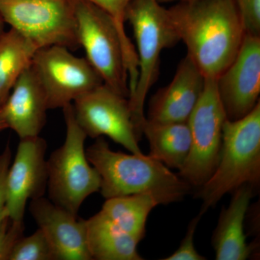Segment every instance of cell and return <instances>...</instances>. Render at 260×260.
<instances>
[{
  "instance_id": "1",
  "label": "cell",
  "mask_w": 260,
  "mask_h": 260,
  "mask_svg": "<svg viewBox=\"0 0 260 260\" xmlns=\"http://www.w3.org/2000/svg\"><path fill=\"white\" fill-rule=\"evenodd\" d=\"M167 10L186 55L205 78L218 79L234 61L245 36L234 0H189Z\"/></svg>"
},
{
  "instance_id": "2",
  "label": "cell",
  "mask_w": 260,
  "mask_h": 260,
  "mask_svg": "<svg viewBox=\"0 0 260 260\" xmlns=\"http://www.w3.org/2000/svg\"><path fill=\"white\" fill-rule=\"evenodd\" d=\"M90 165L101 177L105 199L134 194H150L160 205L182 200L191 186L169 167L144 153L125 154L111 150L102 137L85 150Z\"/></svg>"
},
{
  "instance_id": "3",
  "label": "cell",
  "mask_w": 260,
  "mask_h": 260,
  "mask_svg": "<svg viewBox=\"0 0 260 260\" xmlns=\"http://www.w3.org/2000/svg\"><path fill=\"white\" fill-rule=\"evenodd\" d=\"M260 181V102L249 114L224 122L220 158L212 175L200 186L198 197L205 214L229 193Z\"/></svg>"
},
{
  "instance_id": "4",
  "label": "cell",
  "mask_w": 260,
  "mask_h": 260,
  "mask_svg": "<svg viewBox=\"0 0 260 260\" xmlns=\"http://www.w3.org/2000/svg\"><path fill=\"white\" fill-rule=\"evenodd\" d=\"M133 28L138 59V78L129 100L132 117L140 139L146 119L144 109L149 91L158 78L162 51L180 42L168 10L158 0H131L126 12V22Z\"/></svg>"
},
{
  "instance_id": "5",
  "label": "cell",
  "mask_w": 260,
  "mask_h": 260,
  "mask_svg": "<svg viewBox=\"0 0 260 260\" xmlns=\"http://www.w3.org/2000/svg\"><path fill=\"white\" fill-rule=\"evenodd\" d=\"M62 109L66 138L47 160L48 191L52 203L78 215L85 200L100 191L101 177L87 158V135L75 120L73 104Z\"/></svg>"
},
{
  "instance_id": "6",
  "label": "cell",
  "mask_w": 260,
  "mask_h": 260,
  "mask_svg": "<svg viewBox=\"0 0 260 260\" xmlns=\"http://www.w3.org/2000/svg\"><path fill=\"white\" fill-rule=\"evenodd\" d=\"M77 37L86 59L103 82L129 99V76L124 45L115 22L107 12L85 0L76 4Z\"/></svg>"
},
{
  "instance_id": "7",
  "label": "cell",
  "mask_w": 260,
  "mask_h": 260,
  "mask_svg": "<svg viewBox=\"0 0 260 260\" xmlns=\"http://www.w3.org/2000/svg\"><path fill=\"white\" fill-rule=\"evenodd\" d=\"M77 1L0 0V17L38 49L61 46L75 51L80 48L76 31Z\"/></svg>"
},
{
  "instance_id": "8",
  "label": "cell",
  "mask_w": 260,
  "mask_h": 260,
  "mask_svg": "<svg viewBox=\"0 0 260 260\" xmlns=\"http://www.w3.org/2000/svg\"><path fill=\"white\" fill-rule=\"evenodd\" d=\"M226 119L216 80L205 78L203 93L186 122L190 130L191 149L179 170V175L191 186L203 185L218 165Z\"/></svg>"
},
{
  "instance_id": "9",
  "label": "cell",
  "mask_w": 260,
  "mask_h": 260,
  "mask_svg": "<svg viewBox=\"0 0 260 260\" xmlns=\"http://www.w3.org/2000/svg\"><path fill=\"white\" fill-rule=\"evenodd\" d=\"M30 66L44 89L49 109L64 107L104 83L86 58L75 56L61 46L38 49Z\"/></svg>"
},
{
  "instance_id": "10",
  "label": "cell",
  "mask_w": 260,
  "mask_h": 260,
  "mask_svg": "<svg viewBox=\"0 0 260 260\" xmlns=\"http://www.w3.org/2000/svg\"><path fill=\"white\" fill-rule=\"evenodd\" d=\"M73 102L75 120L87 137L107 136L132 153L143 154L127 98L103 83Z\"/></svg>"
},
{
  "instance_id": "11",
  "label": "cell",
  "mask_w": 260,
  "mask_h": 260,
  "mask_svg": "<svg viewBox=\"0 0 260 260\" xmlns=\"http://www.w3.org/2000/svg\"><path fill=\"white\" fill-rule=\"evenodd\" d=\"M227 119L238 120L259 103L260 37L245 35L234 61L216 80Z\"/></svg>"
},
{
  "instance_id": "12",
  "label": "cell",
  "mask_w": 260,
  "mask_h": 260,
  "mask_svg": "<svg viewBox=\"0 0 260 260\" xmlns=\"http://www.w3.org/2000/svg\"><path fill=\"white\" fill-rule=\"evenodd\" d=\"M47 143L39 136L20 139L6 177V208L12 220H23L29 200L43 197L47 187Z\"/></svg>"
},
{
  "instance_id": "13",
  "label": "cell",
  "mask_w": 260,
  "mask_h": 260,
  "mask_svg": "<svg viewBox=\"0 0 260 260\" xmlns=\"http://www.w3.org/2000/svg\"><path fill=\"white\" fill-rule=\"evenodd\" d=\"M30 213L58 260H92L86 241V222L78 215L41 197L30 201Z\"/></svg>"
},
{
  "instance_id": "14",
  "label": "cell",
  "mask_w": 260,
  "mask_h": 260,
  "mask_svg": "<svg viewBox=\"0 0 260 260\" xmlns=\"http://www.w3.org/2000/svg\"><path fill=\"white\" fill-rule=\"evenodd\" d=\"M205 83L204 75L186 55L178 65L172 82L150 99L146 119L158 123L187 122Z\"/></svg>"
},
{
  "instance_id": "15",
  "label": "cell",
  "mask_w": 260,
  "mask_h": 260,
  "mask_svg": "<svg viewBox=\"0 0 260 260\" xmlns=\"http://www.w3.org/2000/svg\"><path fill=\"white\" fill-rule=\"evenodd\" d=\"M1 110L8 128L20 139L39 136L47 121V98L29 66L19 77Z\"/></svg>"
},
{
  "instance_id": "16",
  "label": "cell",
  "mask_w": 260,
  "mask_h": 260,
  "mask_svg": "<svg viewBox=\"0 0 260 260\" xmlns=\"http://www.w3.org/2000/svg\"><path fill=\"white\" fill-rule=\"evenodd\" d=\"M232 194L229 206L222 210L212 237L217 260H245L251 255L244 224L253 196V187L242 186Z\"/></svg>"
},
{
  "instance_id": "17",
  "label": "cell",
  "mask_w": 260,
  "mask_h": 260,
  "mask_svg": "<svg viewBox=\"0 0 260 260\" xmlns=\"http://www.w3.org/2000/svg\"><path fill=\"white\" fill-rule=\"evenodd\" d=\"M86 222L87 246L92 259L142 260L139 241L119 229L102 210Z\"/></svg>"
},
{
  "instance_id": "18",
  "label": "cell",
  "mask_w": 260,
  "mask_h": 260,
  "mask_svg": "<svg viewBox=\"0 0 260 260\" xmlns=\"http://www.w3.org/2000/svg\"><path fill=\"white\" fill-rule=\"evenodd\" d=\"M142 132L150 145L149 156L167 167L180 170L191 149L187 123H158L145 119Z\"/></svg>"
},
{
  "instance_id": "19",
  "label": "cell",
  "mask_w": 260,
  "mask_h": 260,
  "mask_svg": "<svg viewBox=\"0 0 260 260\" xmlns=\"http://www.w3.org/2000/svg\"><path fill=\"white\" fill-rule=\"evenodd\" d=\"M37 47L11 28L0 34V109L19 77L31 64Z\"/></svg>"
},
{
  "instance_id": "20",
  "label": "cell",
  "mask_w": 260,
  "mask_h": 260,
  "mask_svg": "<svg viewBox=\"0 0 260 260\" xmlns=\"http://www.w3.org/2000/svg\"><path fill=\"white\" fill-rule=\"evenodd\" d=\"M159 205L152 194L123 195L106 199L101 210L119 229L140 242L146 233L149 215Z\"/></svg>"
},
{
  "instance_id": "21",
  "label": "cell",
  "mask_w": 260,
  "mask_h": 260,
  "mask_svg": "<svg viewBox=\"0 0 260 260\" xmlns=\"http://www.w3.org/2000/svg\"><path fill=\"white\" fill-rule=\"evenodd\" d=\"M107 12L115 22L122 39L124 56L127 68L129 83L131 87L136 85L138 78V59L136 49L126 35L124 24L126 12L131 0H85Z\"/></svg>"
},
{
  "instance_id": "22",
  "label": "cell",
  "mask_w": 260,
  "mask_h": 260,
  "mask_svg": "<svg viewBox=\"0 0 260 260\" xmlns=\"http://www.w3.org/2000/svg\"><path fill=\"white\" fill-rule=\"evenodd\" d=\"M9 260H56L54 251L44 233L38 229L29 237L18 241Z\"/></svg>"
},
{
  "instance_id": "23",
  "label": "cell",
  "mask_w": 260,
  "mask_h": 260,
  "mask_svg": "<svg viewBox=\"0 0 260 260\" xmlns=\"http://www.w3.org/2000/svg\"><path fill=\"white\" fill-rule=\"evenodd\" d=\"M23 220L15 221L8 217L0 225V260H9L18 241L23 237Z\"/></svg>"
},
{
  "instance_id": "24",
  "label": "cell",
  "mask_w": 260,
  "mask_h": 260,
  "mask_svg": "<svg viewBox=\"0 0 260 260\" xmlns=\"http://www.w3.org/2000/svg\"><path fill=\"white\" fill-rule=\"evenodd\" d=\"M245 35L260 37V0H234Z\"/></svg>"
},
{
  "instance_id": "25",
  "label": "cell",
  "mask_w": 260,
  "mask_h": 260,
  "mask_svg": "<svg viewBox=\"0 0 260 260\" xmlns=\"http://www.w3.org/2000/svg\"><path fill=\"white\" fill-rule=\"evenodd\" d=\"M204 214L201 212L194 218L191 220L187 231H186L185 237L181 241L179 248L171 254L170 256L164 258V260H205L206 258L201 255L194 246V234L197 227L202 216Z\"/></svg>"
},
{
  "instance_id": "26",
  "label": "cell",
  "mask_w": 260,
  "mask_h": 260,
  "mask_svg": "<svg viewBox=\"0 0 260 260\" xmlns=\"http://www.w3.org/2000/svg\"><path fill=\"white\" fill-rule=\"evenodd\" d=\"M11 161V151L7 146L0 155V225L9 217L6 208V177ZM10 218V217H9Z\"/></svg>"
},
{
  "instance_id": "27",
  "label": "cell",
  "mask_w": 260,
  "mask_h": 260,
  "mask_svg": "<svg viewBox=\"0 0 260 260\" xmlns=\"http://www.w3.org/2000/svg\"><path fill=\"white\" fill-rule=\"evenodd\" d=\"M7 128H8V126H7L6 123H5L3 113H2V110L0 109V131L7 129Z\"/></svg>"
},
{
  "instance_id": "28",
  "label": "cell",
  "mask_w": 260,
  "mask_h": 260,
  "mask_svg": "<svg viewBox=\"0 0 260 260\" xmlns=\"http://www.w3.org/2000/svg\"><path fill=\"white\" fill-rule=\"evenodd\" d=\"M160 4H167V3H179V2L189 1V0H158Z\"/></svg>"
},
{
  "instance_id": "29",
  "label": "cell",
  "mask_w": 260,
  "mask_h": 260,
  "mask_svg": "<svg viewBox=\"0 0 260 260\" xmlns=\"http://www.w3.org/2000/svg\"><path fill=\"white\" fill-rule=\"evenodd\" d=\"M5 23L3 22V19L0 17V34H3L5 31Z\"/></svg>"
}]
</instances>
